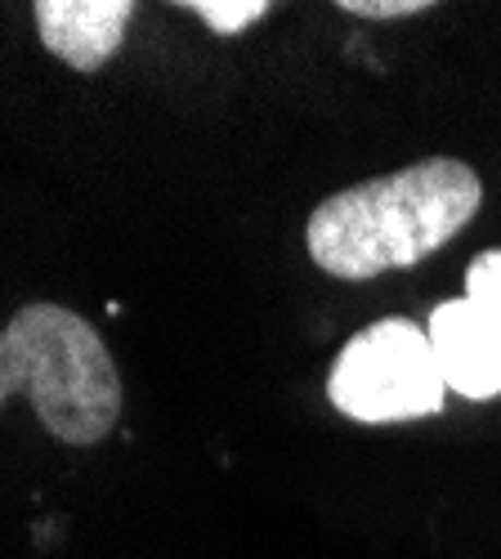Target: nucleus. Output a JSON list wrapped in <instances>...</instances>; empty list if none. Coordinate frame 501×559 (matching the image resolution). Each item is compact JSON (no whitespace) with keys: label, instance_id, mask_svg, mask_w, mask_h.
Returning a JSON list of instances; mask_svg holds the SVG:
<instances>
[{"label":"nucleus","instance_id":"423d86ee","mask_svg":"<svg viewBox=\"0 0 501 559\" xmlns=\"http://www.w3.org/2000/svg\"><path fill=\"white\" fill-rule=\"evenodd\" d=\"M184 14H198L215 36H238L255 27L264 14H273L269 0H179Z\"/></svg>","mask_w":501,"mask_h":559},{"label":"nucleus","instance_id":"20e7f679","mask_svg":"<svg viewBox=\"0 0 501 559\" xmlns=\"http://www.w3.org/2000/svg\"><path fill=\"white\" fill-rule=\"evenodd\" d=\"M426 336L448 390L462 399L501 394V309L470 296L443 300L426 322Z\"/></svg>","mask_w":501,"mask_h":559},{"label":"nucleus","instance_id":"0eeeda50","mask_svg":"<svg viewBox=\"0 0 501 559\" xmlns=\"http://www.w3.org/2000/svg\"><path fill=\"white\" fill-rule=\"evenodd\" d=\"M466 296L479 300V305L501 309V247L479 251L470 260V269H466Z\"/></svg>","mask_w":501,"mask_h":559},{"label":"nucleus","instance_id":"1a4fd4ad","mask_svg":"<svg viewBox=\"0 0 501 559\" xmlns=\"http://www.w3.org/2000/svg\"><path fill=\"white\" fill-rule=\"evenodd\" d=\"M19 394V367H14V354H10V336L0 328V407Z\"/></svg>","mask_w":501,"mask_h":559},{"label":"nucleus","instance_id":"39448f33","mask_svg":"<svg viewBox=\"0 0 501 559\" xmlns=\"http://www.w3.org/2000/svg\"><path fill=\"white\" fill-rule=\"evenodd\" d=\"M140 14L134 0H36L32 23L45 55L72 72H99L117 59L121 40Z\"/></svg>","mask_w":501,"mask_h":559},{"label":"nucleus","instance_id":"7ed1b4c3","mask_svg":"<svg viewBox=\"0 0 501 559\" xmlns=\"http://www.w3.org/2000/svg\"><path fill=\"white\" fill-rule=\"evenodd\" d=\"M443 390L430 336L413 318H381L349 336L327 377L332 403L349 421L368 426L434 416L443 407Z\"/></svg>","mask_w":501,"mask_h":559},{"label":"nucleus","instance_id":"f257e3e1","mask_svg":"<svg viewBox=\"0 0 501 559\" xmlns=\"http://www.w3.org/2000/svg\"><path fill=\"white\" fill-rule=\"evenodd\" d=\"M479 206L484 179L466 162L426 157L318 202L305 224V247L323 273L368 283L443 251L479 215Z\"/></svg>","mask_w":501,"mask_h":559},{"label":"nucleus","instance_id":"f03ea898","mask_svg":"<svg viewBox=\"0 0 501 559\" xmlns=\"http://www.w3.org/2000/svg\"><path fill=\"white\" fill-rule=\"evenodd\" d=\"M19 394L59 443L95 448L121 416V377L99 328L55 300H32L10 318Z\"/></svg>","mask_w":501,"mask_h":559},{"label":"nucleus","instance_id":"6e6552de","mask_svg":"<svg viewBox=\"0 0 501 559\" xmlns=\"http://www.w3.org/2000/svg\"><path fill=\"white\" fill-rule=\"evenodd\" d=\"M341 14L354 19H413V14H430V0H341Z\"/></svg>","mask_w":501,"mask_h":559}]
</instances>
